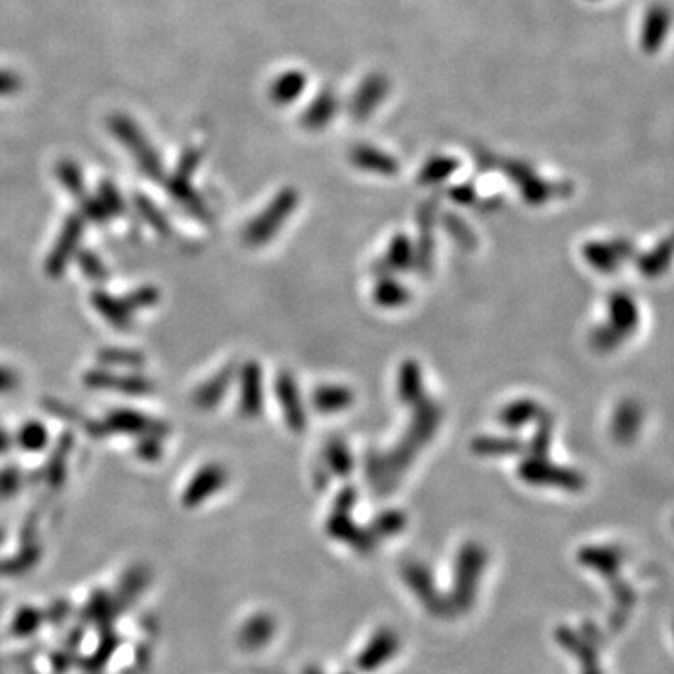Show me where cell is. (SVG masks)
Returning <instances> with one entry per match:
<instances>
[{"instance_id": "1", "label": "cell", "mask_w": 674, "mask_h": 674, "mask_svg": "<svg viewBox=\"0 0 674 674\" xmlns=\"http://www.w3.org/2000/svg\"><path fill=\"white\" fill-rule=\"evenodd\" d=\"M438 422H440L438 407L433 405V403H420L418 412H416L414 420L408 428V433L396 446L394 452L388 458H384L382 463H378V467L375 468V474H371V478H375V476L392 478V476L403 472V468L412 461V458L418 454V449L426 442H429V438L437 431Z\"/></svg>"}, {"instance_id": "2", "label": "cell", "mask_w": 674, "mask_h": 674, "mask_svg": "<svg viewBox=\"0 0 674 674\" xmlns=\"http://www.w3.org/2000/svg\"><path fill=\"white\" fill-rule=\"evenodd\" d=\"M109 130L113 136L132 152V156L139 162L143 173H146L154 180L164 178V167L159 162V156L156 154L154 146L146 141L139 126L126 115H113L109 118Z\"/></svg>"}, {"instance_id": "3", "label": "cell", "mask_w": 674, "mask_h": 674, "mask_svg": "<svg viewBox=\"0 0 674 674\" xmlns=\"http://www.w3.org/2000/svg\"><path fill=\"white\" fill-rule=\"evenodd\" d=\"M298 205V196L295 189H283L276 199L259 214L244 231V238L249 246H263L281 229L283 221L288 219Z\"/></svg>"}, {"instance_id": "4", "label": "cell", "mask_w": 674, "mask_h": 674, "mask_svg": "<svg viewBox=\"0 0 674 674\" xmlns=\"http://www.w3.org/2000/svg\"><path fill=\"white\" fill-rule=\"evenodd\" d=\"M519 474L525 481L534 486H553L560 489H569V491H579L585 488V478L573 470V468H564L558 465H551L545 461V458H532L527 459L519 467Z\"/></svg>"}, {"instance_id": "5", "label": "cell", "mask_w": 674, "mask_h": 674, "mask_svg": "<svg viewBox=\"0 0 674 674\" xmlns=\"http://www.w3.org/2000/svg\"><path fill=\"white\" fill-rule=\"evenodd\" d=\"M635 255V246L626 238L613 242H588L583 246L585 261L599 274H615L620 265Z\"/></svg>"}, {"instance_id": "6", "label": "cell", "mask_w": 674, "mask_h": 674, "mask_svg": "<svg viewBox=\"0 0 674 674\" xmlns=\"http://www.w3.org/2000/svg\"><path fill=\"white\" fill-rule=\"evenodd\" d=\"M500 167L513 182H516V186L519 187L521 196L527 203L543 205L549 199L557 197L558 186L545 182L532 167L519 164V162H504Z\"/></svg>"}, {"instance_id": "7", "label": "cell", "mask_w": 674, "mask_h": 674, "mask_svg": "<svg viewBox=\"0 0 674 674\" xmlns=\"http://www.w3.org/2000/svg\"><path fill=\"white\" fill-rule=\"evenodd\" d=\"M276 394L285 414V422L293 431H304L307 424V414L302 405V397L297 380L291 373H281L276 380Z\"/></svg>"}, {"instance_id": "8", "label": "cell", "mask_w": 674, "mask_h": 674, "mask_svg": "<svg viewBox=\"0 0 674 674\" xmlns=\"http://www.w3.org/2000/svg\"><path fill=\"white\" fill-rule=\"evenodd\" d=\"M670 23H672V14L665 5L650 6L645 14L643 25H640V36H639L640 49H643L647 55L658 53L669 36Z\"/></svg>"}, {"instance_id": "9", "label": "cell", "mask_w": 674, "mask_h": 674, "mask_svg": "<svg viewBox=\"0 0 674 674\" xmlns=\"http://www.w3.org/2000/svg\"><path fill=\"white\" fill-rule=\"evenodd\" d=\"M387 94H388V79L380 74L369 75L358 86L357 94L352 96L350 115L355 116L357 122L366 120L380 106V102L387 98Z\"/></svg>"}, {"instance_id": "10", "label": "cell", "mask_w": 674, "mask_h": 674, "mask_svg": "<svg viewBox=\"0 0 674 674\" xmlns=\"http://www.w3.org/2000/svg\"><path fill=\"white\" fill-rule=\"evenodd\" d=\"M643 426V407L637 399H624L619 403L613 420H611V437L615 442L626 446L633 442Z\"/></svg>"}, {"instance_id": "11", "label": "cell", "mask_w": 674, "mask_h": 674, "mask_svg": "<svg viewBox=\"0 0 674 674\" xmlns=\"http://www.w3.org/2000/svg\"><path fill=\"white\" fill-rule=\"evenodd\" d=\"M609 325L617 328L624 337H629L639 327V309L633 298L626 293H613L607 302Z\"/></svg>"}, {"instance_id": "12", "label": "cell", "mask_w": 674, "mask_h": 674, "mask_svg": "<svg viewBox=\"0 0 674 674\" xmlns=\"http://www.w3.org/2000/svg\"><path fill=\"white\" fill-rule=\"evenodd\" d=\"M242 390H240V410L244 416H257L263 408V377L261 367L247 364L242 369Z\"/></svg>"}, {"instance_id": "13", "label": "cell", "mask_w": 674, "mask_h": 674, "mask_svg": "<svg viewBox=\"0 0 674 674\" xmlns=\"http://www.w3.org/2000/svg\"><path fill=\"white\" fill-rule=\"evenodd\" d=\"M227 481V472H225L223 467L219 465H208L197 472L194 481L187 486L186 489V502L189 504H197L221 489Z\"/></svg>"}, {"instance_id": "14", "label": "cell", "mask_w": 674, "mask_h": 674, "mask_svg": "<svg viewBox=\"0 0 674 674\" xmlns=\"http://www.w3.org/2000/svg\"><path fill=\"white\" fill-rule=\"evenodd\" d=\"M350 162L355 164L358 169L377 173V175H396L399 171V164L396 162V157L390 154L382 152L373 146H357L350 152Z\"/></svg>"}, {"instance_id": "15", "label": "cell", "mask_w": 674, "mask_h": 674, "mask_svg": "<svg viewBox=\"0 0 674 674\" xmlns=\"http://www.w3.org/2000/svg\"><path fill=\"white\" fill-rule=\"evenodd\" d=\"M674 261V233L661 240L654 249L637 257V270L645 277H658L665 274Z\"/></svg>"}, {"instance_id": "16", "label": "cell", "mask_w": 674, "mask_h": 674, "mask_svg": "<svg viewBox=\"0 0 674 674\" xmlns=\"http://www.w3.org/2000/svg\"><path fill=\"white\" fill-rule=\"evenodd\" d=\"M81 233H83V219L77 217V216H72L66 221V225H64V231L60 235V240H58V244L53 249V255H51V259H49V267H47L49 272H53V274L62 272L60 268H64V265L68 263L74 247L77 246V242L81 238Z\"/></svg>"}, {"instance_id": "17", "label": "cell", "mask_w": 674, "mask_h": 674, "mask_svg": "<svg viewBox=\"0 0 674 674\" xmlns=\"http://www.w3.org/2000/svg\"><path fill=\"white\" fill-rule=\"evenodd\" d=\"M352 401H355V394L350 392V388L337 387V384H325V387H318L311 396L313 407L323 414H334V412L345 410L352 405Z\"/></svg>"}, {"instance_id": "18", "label": "cell", "mask_w": 674, "mask_h": 674, "mask_svg": "<svg viewBox=\"0 0 674 674\" xmlns=\"http://www.w3.org/2000/svg\"><path fill=\"white\" fill-rule=\"evenodd\" d=\"M397 392L403 403L407 405H416L418 407L424 399V378H422V369L420 366L408 360L401 366L399 369V378H397Z\"/></svg>"}, {"instance_id": "19", "label": "cell", "mask_w": 674, "mask_h": 674, "mask_svg": "<svg viewBox=\"0 0 674 674\" xmlns=\"http://www.w3.org/2000/svg\"><path fill=\"white\" fill-rule=\"evenodd\" d=\"M337 111V100L330 90L320 92L311 106L302 115V126L307 130H323L327 124L332 122Z\"/></svg>"}, {"instance_id": "20", "label": "cell", "mask_w": 674, "mask_h": 674, "mask_svg": "<svg viewBox=\"0 0 674 674\" xmlns=\"http://www.w3.org/2000/svg\"><path fill=\"white\" fill-rule=\"evenodd\" d=\"M306 75L302 72L281 74L270 86V98L277 106H287L295 102L306 88Z\"/></svg>"}, {"instance_id": "21", "label": "cell", "mask_w": 674, "mask_h": 674, "mask_svg": "<svg viewBox=\"0 0 674 674\" xmlns=\"http://www.w3.org/2000/svg\"><path fill=\"white\" fill-rule=\"evenodd\" d=\"M541 408L532 401V399H519L509 403L502 412H500V422L506 428L518 429L536 418H539Z\"/></svg>"}, {"instance_id": "22", "label": "cell", "mask_w": 674, "mask_h": 674, "mask_svg": "<svg viewBox=\"0 0 674 674\" xmlns=\"http://www.w3.org/2000/svg\"><path fill=\"white\" fill-rule=\"evenodd\" d=\"M231 371L225 369L221 373H217L214 378H210L208 382H205L203 387L199 388V392L196 394V403L201 407V408H212L216 407L221 397L227 394V388L231 384Z\"/></svg>"}, {"instance_id": "23", "label": "cell", "mask_w": 674, "mask_h": 674, "mask_svg": "<svg viewBox=\"0 0 674 674\" xmlns=\"http://www.w3.org/2000/svg\"><path fill=\"white\" fill-rule=\"evenodd\" d=\"M373 298L378 306L384 307H399L408 302V291L407 288L396 281L394 277H384L378 281L373 291Z\"/></svg>"}, {"instance_id": "24", "label": "cell", "mask_w": 674, "mask_h": 674, "mask_svg": "<svg viewBox=\"0 0 674 674\" xmlns=\"http://www.w3.org/2000/svg\"><path fill=\"white\" fill-rule=\"evenodd\" d=\"M458 169H459V162H458L456 157L437 156V157L429 159V162L426 164V167L422 169L418 180H420L424 186L438 184V182L446 180L448 176H452Z\"/></svg>"}, {"instance_id": "25", "label": "cell", "mask_w": 674, "mask_h": 674, "mask_svg": "<svg viewBox=\"0 0 674 674\" xmlns=\"http://www.w3.org/2000/svg\"><path fill=\"white\" fill-rule=\"evenodd\" d=\"M416 259L414 247L407 236H396L387 251V257H384L382 265L388 270H403L408 268Z\"/></svg>"}, {"instance_id": "26", "label": "cell", "mask_w": 674, "mask_h": 674, "mask_svg": "<svg viewBox=\"0 0 674 674\" xmlns=\"http://www.w3.org/2000/svg\"><path fill=\"white\" fill-rule=\"evenodd\" d=\"M325 459L328 468L337 476H347L352 470V456L341 438H334L327 444Z\"/></svg>"}, {"instance_id": "27", "label": "cell", "mask_w": 674, "mask_h": 674, "mask_svg": "<svg viewBox=\"0 0 674 674\" xmlns=\"http://www.w3.org/2000/svg\"><path fill=\"white\" fill-rule=\"evenodd\" d=\"M521 442L518 438H491L484 437L474 442V452L479 456H509L518 454Z\"/></svg>"}, {"instance_id": "28", "label": "cell", "mask_w": 674, "mask_h": 674, "mask_svg": "<svg viewBox=\"0 0 674 674\" xmlns=\"http://www.w3.org/2000/svg\"><path fill=\"white\" fill-rule=\"evenodd\" d=\"M56 175L62 182V186L66 187L70 194L77 199L85 197V184H83V175L79 171V167L74 164V162H60L58 167H56Z\"/></svg>"}, {"instance_id": "29", "label": "cell", "mask_w": 674, "mask_h": 674, "mask_svg": "<svg viewBox=\"0 0 674 674\" xmlns=\"http://www.w3.org/2000/svg\"><path fill=\"white\" fill-rule=\"evenodd\" d=\"M624 339L626 337L617 328H613L611 325L607 323V325H603V327H599L592 332L590 345L598 352H611V350L619 348Z\"/></svg>"}, {"instance_id": "30", "label": "cell", "mask_w": 674, "mask_h": 674, "mask_svg": "<svg viewBox=\"0 0 674 674\" xmlns=\"http://www.w3.org/2000/svg\"><path fill=\"white\" fill-rule=\"evenodd\" d=\"M45 442H47V431L36 422L26 424L19 433V444L26 448L28 452H38Z\"/></svg>"}, {"instance_id": "31", "label": "cell", "mask_w": 674, "mask_h": 674, "mask_svg": "<svg viewBox=\"0 0 674 674\" xmlns=\"http://www.w3.org/2000/svg\"><path fill=\"white\" fill-rule=\"evenodd\" d=\"M551 433H553V420L549 416H543L539 420V428L532 438V452L536 458H545L548 448L551 444Z\"/></svg>"}, {"instance_id": "32", "label": "cell", "mask_w": 674, "mask_h": 674, "mask_svg": "<svg viewBox=\"0 0 674 674\" xmlns=\"http://www.w3.org/2000/svg\"><path fill=\"white\" fill-rule=\"evenodd\" d=\"M98 199H100V203L104 205V208L107 210L109 216L122 212V199L118 196L116 187L111 182H107V180L102 182V186H100V197Z\"/></svg>"}, {"instance_id": "33", "label": "cell", "mask_w": 674, "mask_h": 674, "mask_svg": "<svg viewBox=\"0 0 674 674\" xmlns=\"http://www.w3.org/2000/svg\"><path fill=\"white\" fill-rule=\"evenodd\" d=\"M137 208H139V212H141V216H145L146 219H150V223H154V227H157V229H164L166 227V225H164V216L162 214H159V210L156 208V205L152 203V201H148L146 197H143V196H139L137 197ZM167 223V221H166Z\"/></svg>"}, {"instance_id": "34", "label": "cell", "mask_w": 674, "mask_h": 674, "mask_svg": "<svg viewBox=\"0 0 674 674\" xmlns=\"http://www.w3.org/2000/svg\"><path fill=\"white\" fill-rule=\"evenodd\" d=\"M446 227H448L449 233H452V235L456 236L458 242H461V244H465V246H472V244H474V235L465 227V223H463L459 217L449 216V217H448V225H446Z\"/></svg>"}, {"instance_id": "35", "label": "cell", "mask_w": 674, "mask_h": 674, "mask_svg": "<svg viewBox=\"0 0 674 674\" xmlns=\"http://www.w3.org/2000/svg\"><path fill=\"white\" fill-rule=\"evenodd\" d=\"M23 81L10 70H0V96H12L21 88Z\"/></svg>"}, {"instance_id": "36", "label": "cell", "mask_w": 674, "mask_h": 674, "mask_svg": "<svg viewBox=\"0 0 674 674\" xmlns=\"http://www.w3.org/2000/svg\"><path fill=\"white\" fill-rule=\"evenodd\" d=\"M474 197H476V191L468 184H463V186H458V187L452 189V199L459 205H468V203L474 201Z\"/></svg>"}, {"instance_id": "37", "label": "cell", "mask_w": 674, "mask_h": 674, "mask_svg": "<svg viewBox=\"0 0 674 674\" xmlns=\"http://www.w3.org/2000/svg\"><path fill=\"white\" fill-rule=\"evenodd\" d=\"M15 384H17L15 373L8 367H0V394L10 392L12 388H15Z\"/></svg>"}]
</instances>
